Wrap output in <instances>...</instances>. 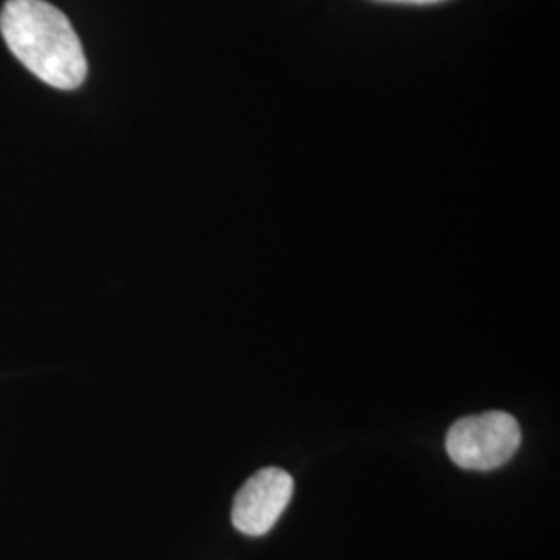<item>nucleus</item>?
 I'll return each instance as SVG.
<instances>
[{
	"label": "nucleus",
	"mask_w": 560,
	"mask_h": 560,
	"mask_svg": "<svg viewBox=\"0 0 560 560\" xmlns=\"http://www.w3.org/2000/svg\"><path fill=\"white\" fill-rule=\"evenodd\" d=\"M0 32L9 50L38 80L57 90H75L88 78L80 38L57 7L44 0H7Z\"/></svg>",
	"instance_id": "f257e3e1"
},
{
	"label": "nucleus",
	"mask_w": 560,
	"mask_h": 560,
	"mask_svg": "<svg viewBox=\"0 0 560 560\" xmlns=\"http://www.w3.org/2000/svg\"><path fill=\"white\" fill-rule=\"evenodd\" d=\"M521 428L511 413L488 411L453 423L446 434V453L463 469L490 471L515 457Z\"/></svg>",
	"instance_id": "f03ea898"
},
{
	"label": "nucleus",
	"mask_w": 560,
	"mask_h": 560,
	"mask_svg": "<svg viewBox=\"0 0 560 560\" xmlns=\"http://www.w3.org/2000/svg\"><path fill=\"white\" fill-rule=\"evenodd\" d=\"M293 497V478L280 467L260 469L254 478L243 483L231 520L245 536L268 534Z\"/></svg>",
	"instance_id": "7ed1b4c3"
},
{
	"label": "nucleus",
	"mask_w": 560,
	"mask_h": 560,
	"mask_svg": "<svg viewBox=\"0 0 560 560\" xmlns=\"http://www.w3.org/2000/svg\"><path fill=\"white\" fill-rule=\"evenodd\" d=\"M381 2H397V4H436L444 0H381Z\"/></svg>",
	"instance_id": "20e7f679"
}]
</instances>
